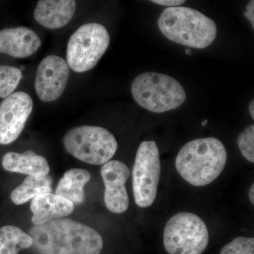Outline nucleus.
I'll list each match as a JSON object with an SVG mask.
<instances>
[{"instance_id":"1","label":"nucleus","mask_w":254,"mask_h":254,"mask_svg":"<svg viewBox=\"0 0 254 254\" xmlns=\"http://www.w3.org/2000/svg\"><path fill=\"white\" fill-rule=\"evenodd\" d=\"M28 235L38 254H100L101 235L92 227L70 218L34 225Z\"/></svg>"},{"instance_id":"2","label":"nucleus","mask_w":254,"mask_h":254,"mask_svg":"<svg viewBox=\"0 0 254 254\" xmlns=\"http://www.w3.org/2000/svg\"><path fill=\"white\" fill-rule=\"evenodd\" d=\"M227 160L225 145L218 138H198L182 147L175 167L185 181L193 186L203 187L221 175Z\"/></svg>"},{"instance_id":"3","label":"nucleus","mask_w":254,"mask_h":254,"mask_svg":"<svg viewBox=\"0 0 254 254\" xmlns=\"http://www.w3.org/2000/svg\"><path fill=\"white\" fill-rule=\"evenodd\" d=\"M158 24L168 39L189 48H206L216 38L215 23L192 8H167L160 14Z\"/></svg>"},{"instance_id":"4","label":"nucleus","mask_w":254,"mask_h":254,"mask_svg":"<svg viewBox=\"0 0 254 254\" xmlns=\"http://www.w3.org/2000/svg\"><path fill=\"white\" fill-rule=\"evenodd\" d=\"M131 93L140 106L155 113L176 109L187 98L180 82L168 75L155 72L138 75L132 83Z\"/></svg>"},{"instance_id":"5","label":"nucleus","mask_w":254,"mask_h":254,"mask_svg":"<svg viewBox=\"0 0 254 254\" xmlns=\"http://www.w3.org/2000/svg\"><path fill=\"white\" fill-rule=\"evenodd\" d=\"M63 144L70 155L93 165L108 163L118 148L116 138L108 130L88 125L70 129L64 136Z\"/></svg>"},{"instance_id":"6","label":"nucleus","mask_w":254,"mask_h":254,"mask_svg":"<svg viewBox=\"0 0 254 254\" xmlns=\"http://www.w3.org/2000/svg\"><path fill=\"white\" fill-rule=\"evenodd\" d=\"M208 242L206 225L194 213H177L168 220L164 230V247L169 254H201Z\"/></svg>"},{"instance_id":"7","label":"nucleus","mask_w":254,"mask_h":254,"mask_svg":"<svg viewBox=\"0 0 254 254\" xmlns=\"http://www.w3.org/2000/svg\"><path fill=\"white\" fill-rule=\"evenodd\" d=\"M110 35L100 23L83 25L69 38L66 63L75 72L89 71L98 64L110 46Z\"/></svg>"},{"instance_id":"8","label":"nucleus","mask_w":254,"mask_h":254,"mask_svg":"<svg viewBox=\"0 0 254 254\" xmlns=\"http://www.w3.org/2000/svg\"><path fill=\"white\" fill-rule=\"evenodd\" d=\"M161 174L160 153L154 141L141 142L132 169L133 198L140 208H148L156 198Z\"/></svg>"},{"instance_id":"9","label":"nucleus","mask_w":254,"mask_h":254,"mask_svg":"<svg viewBox=\"0 0 254 254\" xmlns=\"http://www.w3.org/2000/svg\"><path fill=\"white\" fill-rule=\"evenodd\" d=\"M33 108L31 97L25 92L13 93L0 105V144L17 139Z\"/></svg>"},{"instance_id":"10","label":"nucleus","mask_w":254,"mask_h":254,"mask_svg":"<svg viewBox=\"0 0 254 254\" xmlns=\"http://www.w3.org/2000/svg\"><path fill=\"white\" fill-rule=\"evenodd\" d=\"M70 71L66 60L58 55H50L42 60L37 69L35 90L42 101H55L63 95Z\"/></svg>"},{"instance_id":"11","label":"nucleus","mask_w":254,"mask_h":254,"mask_svg":"<svg viewBox=\"0 0 254 254\" xmlns=\"http://www.w3.org/2000/svg\"><path fill=\"white\" fill-rule=\"evenodd\" d=\"M105 185L104 201L112 213H125L129 205V198L125 184L129 178L130 170L126 164L119 160H110L100 170Z\"/></svg>"},{"instance_id":"12","label":"nucleus","mask_w":254,"mask_h":254,"mask_svg":"<svg viewBox=\"0 0 254 254\" xmlns=\"http://www.w3.org/2000/svg\"><path fill=\"white\" fill-rule=\"evenodd\" d=\"M41 46L39 37L30 28L19 26L0 31V53L15 58H28Z\"/></svg>"},{"instance_id":"13","label":"nucleus","mask_w":254,"mask_h":254,"mask_svg":"<svg viewBox=\"0 0 254 254\" xmlns=\"http://www.w3.org/2000/svg\"><path fill=\"white\" fill-rule=\"evenodd\" d=\"M74 208L72 202L61 195L52 193L38 195L32 199L31 222L34 225H43L55 219L68 216Z\"/></svg>"},{"instance_id":"14","label":"nucleus","mask_w":254,"mask_h":254,"mask_svg":"<svg viewBox=\"0 0 254 254\" xmlns=\"http://www.w3.org/2000/svg\"><path fill=\"white\" fill-rule=\"evenodd\" d=\"M76 2L73 0H41L34 11L37 22L50 29L63 28L73 18Z\"/></svg>"},{"instance_id":"15","label":"nucleus","mask_w":254,"mask_h":254,"mask_svg":"<svg viewBox=\"0 0 254 254\" xmlns=\"http://www.w3.org/2000/svg\"><path fill=\"white\" fill-rule=\"evenodd\" d=\"M1 164L6 171L28 176H46L50 173L48 160L32 150H26L23 153H6L3 156Z\"/></svg>"},{"instance_id":"16","label":"nucleus","mask_w":254,"mask_h":254,"mask_svg":"<svg viewBox=\"0 0 254 254\" xmlns=\"http://www.w3.org/2000/svg\"><path fill=\"white\" fill-rule=\"evenodd\" d=\"M91 179V173L85 169H70L60 179L55 194L61 195L73 204L83 203L84 187Z\"/></svg>"},{"instance_id":"17","label":"nucleus","mask_w":254,"mask_h":254,"mask_svg":"<svg viewBox=\"0 0 254 254\" xmlns=\"http://www.w3.org/2000/svg\"><path fill=\"white\" fill-rule=\"evenodd\" d=\"M53 179L49 175L43 177L28 176L11 191V199L16 205L27 203L37 195L51 193Z\"/></svg>"},{"instance_id":"18","label":"nucleus","mask_w":254,"mask_h":254,"mask_svg":"<svg viewBox=\"0 0 254 254\" xmlns=\"http://www.w3.org/2000/svg\"><path fill=\"white\" fill-rule=\"evenodd\" d=\"M32 246L31 236L19 227L5 225L0 228V254H18Z\"/></svg>"},{"instance_id":"19","label":"nucleus","mask_w":254,"mask_h":254,"mask_svg":"<svg viewBox=\"0 0 254 254\" xmlns=\"http://www.w3.org/2000/svg\"><path fill=\"white\" fill-rule=\"evenodd\" d=\"M22 77L20 68L0 65V98H6L16 89Z\"/></svg>"},{"instance_id":"20","label":"nucleus","mask_w":254,"mask_h":254,"mask_svg":"<svg viewBox=\"0 0 254 254\" xmlns=\"http://www.w3.org/2000/svg\"><path fill=\"white\" fill-rule=\"evenodd\" d=\"M220 254H254V239L237 237L223 247Z\"/></svg>"},{"instance_id":"21","label":"nucleus","mask_w":254,"mask_h":254,"mask_svg":"<svg viewBox=\"0 0 254 254\" xmlns=\"http://www.w3.org/2000/svg\"><path fill=\"white\" fill-rule=\"evenodd\" d=\"M237 144L244 158L251 163H254V125H252L241 133L237 139Z\"/></svg>"},{"instance_id":"22","label":"nucleus","mask_w":254,"mask_h":254,"mask_svg":"<svg viewBox=\"0 0 254 254\" xmlns=\"http://www.w3.org/2000/svg\"><path fill=\"white\" fill-rule=\"evenodd\" d=\"M152 2L156 4L169 6V7H176L179 5L184 4L185 1L184 0H153Z\"/></svg>"},{"instance_id":"23","label":"nucleus","mask_w":254,"mask_h":254,"mask_svg":"<svg viewBox=\"0 0 254 254\" xmlns=\"http://www.w3.org/2000/svg\"><path fill=\"white\" fill-rule=\"evenodd\" d=\"M246 18L250 20L252 27L254 28V1H251L247 6V11L245 12Z\"/></svg>"},{"instance_id":"24","label":"nucleus","mask_w":254,"mask_h":254,"mask_svg":"<svg viewBox=\"0 0 254 254\" xmlns=\"http://www.w3.org/2000/svg\"><path fill=\"white\" fill-rule=\"evenodd\" d=\"M249 195H250V201L252 202V204H254V185H252L251 187L250 190V193H249Z\"/></svg>"},{"instance_id":"25","label":"nucleus","mask_w":254,"mask_h":254,"mask_svg":"<svg viewBox=\"0 0 254 254\" xmlns=\"http://www.w3.org/2000/svg\"><path fill=\"white\" fill-rule=\"evenodd\" d=\"M249 110H250V113L251 116H252V119H254V101L252 102L250 105V108H249Z\"/></svg>"},{"instance_id":"26","label":"nucleus","mask_w":254,"mask_h":254,"mask_svg":"<svg viewBox=\"0 0 254 254\" xmlns=\"http://www.w3.org/2000/svg\"><path fill=\"white\" fill-rule=\"evenodd\" d=\"M207 124H208V120H204V121H203V123H202V126L204 127V126H205V125H207Z\"/></svg>"},{"instance_id":"27","label":"nucleus","mask_w":254,"mask_h":254,"mask_svg":"<svg viewBox=\"0 0 254 254\" xmlns=\"http://www.w3.org/2000/svg\"><path fill=\"white\" fill-rule=\"evenodd\" d=\"M190 53H191V51H190V49H187L186 50V54L190 55Z\"/></svg>"},{"instance_id":"28","label":"nucleus","mask_w":254,"mask_h":254,"mask_svg":"<svg viewBox=\"0 0 254 254\" xmlns=\"http://www.w3.org/2000/svg\"><path fill=\"white\" fill-rule=\"evenodd\" d=\"M23 69H25V66H21V68H20V70H21V71H22Z\"/></svg>"}]
</instances>
